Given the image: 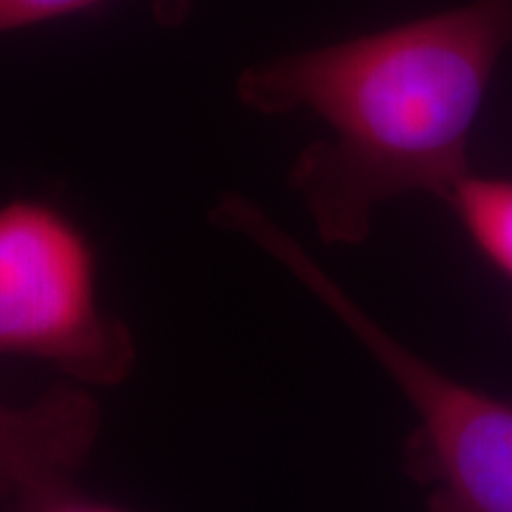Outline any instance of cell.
<instances>
[{"mask_svg":"<svg viewBox=\"0 0 512 512\" xmlns=\"http://www.w3.org/2000/svg\"><path fill=\"white\" fill-rule=\"evenodd\" d=\"M512 43V0H472L375 34L271 57L238 76L259 114L311 112L328 136L306 145L290 185L320 240L361 245L382 204L446 202L470 174V136Z\"/></svg>","mask_w":512,"mask_h":512,"instance_id":"cell-1","label":"cell"},{"mask_svg":"<svg viewBox=\"0 0 512 512\" xmlns=\"http://www.w3.org/2000/svg\"><path fill=\"white\" fill-rule=\"evenodd\" d=\"M209 219L278 261L392 377L418 420L403 448V465L430 489L427 512H512V401L448 377L389 335L254 200L223 195Z\"/></svg>","mask_w":512,"mask_h":512,"instance_id":"cell-2","label":"cell"},{"mask_svg":"<svg viewBox=\"0 0 512 512\" xmlns=\"http://www.w3.org/2000/svg\"><path fill=\"white\" fill-rule=\"evenodd\" d=\"M0 356H24L81 387H114L136 366L124 320L102 309L86 233L55 204H0Z\"/></svg>","mask_w":512,"mask_h":512,"instance_id":"cell-3","label":"cell"},{"mask_svg":"<svg viewBox=\"0 0 512 512\" xmlns=\"http://www.w3.org/2000/svg\"><path fill=\"white\" fill-rule=\"evenodd\" d=\"M102 427L88 387L60 382L24 406L0 401V508L38 486L72 479L91 456Z\"/></svg>","mask_w":512,"mask_h":512,"instance_id":"cell-4","label":"cell"},{"mask_svg":"<svg viewBox=\"0 0 512 512\" xmlns=\"http://www.w3.org/2000/svg\"><path fill=\"white\" fill-rule=\"evenodd\" d=\"M479 254L512 287V178L467 174L446 200Z\"/></svg>","mask_w":512,"mask_h":512,"instance_id":"cell-5","label":"cell"},{"mask_svg":"<svg viewBox=\"0 0 512 512\" xmlns=\"http://www.w3.org/2000/svg\"><path fill=\"white\" fill-rule=\"evenodd\" d=\"M102 3L107 0H0V34L79 15ZM152 8L159 22L171 27L188 17L192 0H152Z\"/></svg>","mask_w":512,"mask_h":512,"instance_id":"cell-6","label":"cell"},{"mask_svg":"<svg viewBox=\"0 0 512 512\" xmlns=\"http://www.w3.org/2000/svg\"><path fill=\"white\" fill-rule=\"evenodd\" d=\"M5 512H128L117 505L81 494L72 479H57L29 491Z\"/></svg>","mask_w":512,"mask_h":512,"instance_id":"cell-7","label":"cell"}]
</instances>
